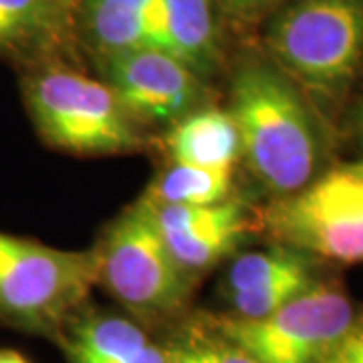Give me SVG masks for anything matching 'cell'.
<instances>
[{
	"label": "cell",
	"instance_id": "5b68a950",
	"mask_svg": "<svg viewBox=\"0 0 363 363\" xmlns=\"http://www.w3.org/2000/svg\"><path fill=\"white\" fill-rule=\"evenodd\" d=\"M101 285L143 329L180 323L196 281L172 259L147 202L123 210L95 245Z\"/></svg>",
	"mask_w": 363,
	"mask_h": 363
},
{
	"label": "cell",
	"instance_id": "6da1fadb",
	"mask_svg": "<svg viewBox=\"0 0 363 363\" xmlns=\"http://www.w3.org/2000/svg\"><path fill=\"white\" fill-rule=\"evenodd\" d=\"M242 160L277 198L305 188L323 162V138L298 85L269 59L240 61L230 85Z\"/></svg>",
	"mask_w": 363,
	"mask_h": 363
},
{
	"label": "cell",
	"instance_id": "9c48e42d",
	"mask_svg": "<svg viewBox=\"0 0 363 363\" xmlns=\"http://www.w3.org/2000/svg\"><path fill=\"white\" fill-rule=\"evenodd\" d=\"M143 200L154 214L172 259L194 281L236 252L257 228L255 212L233 196L212 206H172Z\"/></svg>",
	"mask_w": 363,
	"mask_h": 363
},
{
	"label": "cell",
	"instance_id": "ac0fdd59",
	"mask_svg": "<svg viewBox=\"0 0 363 363\" xmlns=\"http://www.w3.org/2000/svg\"><path fill=\"white\" fill-rule=\"evenodd\" d=\"M317 363H363V313H355L347 331Z\"/></svg>",
	"mask_w": 363,
	"mask_h": 363
},
{
	"label": "cell",
	"instance_id": "7c38bea8",
	"mask_svg": "<svg viewBox=\"0 0 363 363\" xmlns=\"http://www.w3.org/2000/svg\"><path fill=\"white\" fill-rule=\"evenodd\" d=\"M75 33L51 0H0V57L23 67L65 59Z\"/></svg>",
	"mask_w": 363,
	"mask_h": 363
},
{
	"label": "cell",
	"instance_id": "3957f363",
	"mask_svg": "<svg viewBox=\"0 0 363 363\" xmlns=\"http://www.w3.org/2000/svg\"><path fill=\"white\" fill-rule=\"evenodd\" d=\"M97 274L95 247L61 250L0 230V323L61 343Z\"/></svg>",
	"mask_w": 363,
	"mask_h": 363
},
{
	"label": "cell",
	"instance_id": "5bb4252c",
	"mask_svg": "<svg viewBox=\"0 0 363 363\" xmlns=\"http://www.w3.org/2000/svg\"><path fill=\"white\" fill-rule=\"evenodd\" d=\"M164 147L172 164L233 172L242 160V145L236 121L228 109L200 105L169 125Z\"/></svg>",
	"mask_w": 363,
	"mask_h": 363
},
{
	"label": "cell",
	"instance_id": "9a60e30c",
	"mask_svg": "<svg viewBox=\"0 0 363 363\" xmlns=\"http://www.w3.org/2000/svg\"><path fill=\"white\" fill-rule=\"evenodd\" d=\"M233 172L204 169L172 164L168 169L157 174L143 198L152 204L172 206H212L230 198Z\"/></svg>",
	"mask_w": 363,
	"mask_h": 363
},
{
	"label": "cell",
	"instance_id": "e0dca14e",
	"mask_svg": "<svg viewBox=\"0 0 363 363\" xmlns=\"http://www.w3.org/2000/svg\"><path fill=\"white\" fill-rule=\"evenodd\" d=\"M162 347L166 363H257L238 343L220 333L208 315L182 319Z\"/></svg>",
	"mask_w": 363,
	"mask_h": 363
},
{
	"label": "cell",
	"instance_id": "277c9868",
	"mask_svg": "<svg viewBox=\"0 0 363 363\" xmlns=\"http://www.w3.org/2000/svg\"><path fill=\"white\" fill-rule=\"evenodd\" d=\"M271 61L313 97H343L363 65V0H291L267 26Z\"/></svg>",
	"mask_w": 363,
	"mask_h": 363
},
{
	"label": "cell",
	"instance_id": "d6986e66",
	"mask_svg": "<svg viewBox=\"0 0 363 363\" xmlns=\"http://www.w3.org/2000/svg\"><path fill=\"white\" fill-rule=\"evenodd\" d=\"M216 6L236 23H252L283 0H214Z\"/></svg>",
	"mask_w": 363,
	"mask_h": 363
},
{
	"label": "cell",
	"instance_id": "8fae6325",
	"mask_svg": "<svg viewBox=\"0 0 363 363\" xmlns=\"http://www.w3.org/2000/svg\"><path fill=\"white\" fill-rule=\"evenodd\" d=\"M75 30L95 59L142 47L162 51L157 0H79Z\"/></svg>",
	"mask_w": 363,
	"mask_h": 363
},
{
	"label": "cell",
	"instance_id": "ffe728a7",
	"mask_svg": "<svg viewBox=\"0 0 363 363\" xmlns=\"http://www.w3.org/2000/svg\"><path fill=\"white\" fill-rule=\"evenodd\" d=\"M51 4L55 6V11L59 13V16L63 18L65 23L77 37V30H75V23H77V9L79 0H51Z\"/></svg>",
	"mask_w": 363,
	"mask_h": 363
},
{
	"label": "cell",
	"instance_id": "44dd1931",
	"mask_svg": "<svg viewBox=\"0 0 363 363\" xmlns=\"http://www.w3.org/2000/svg\"><path fill=\"white\" fill-rule=\"evenodd\" d=\"M0 363H30L21 351L0 350Z\"/></svg>",
	"mask_w": 363,
	"mask_h": 363
},
{
	"label": "cell",
	"instance_id": "4fadbf2b",
	"mask_svg": "<svg viewBox=\"0 0 363 363\" xmlns=\"http://www.w3.org/2000/svg\"><path fill=\"white\" fill-rule=\"evenodd\" d=\"M214 0H157L160 47L190 67L202 81L222 63V39Z\"/></svg>",
	"mask_w": 363,
	"mask_h": 363
},
{
	"label": "cell",
	"instance_id": "ba28073f",
	"mask_svg": "<svg viewBox=\"0 0 363 363\" xmlns=\"http://www.w3.org/2000/svg\"><path fill=\"white\" fill-rule=\"evenodd\" d=\"M95 63L99 79L109 85L138 125H172L206 99V81L160 49L113 52L95 59Z\"/></svg>",
	"mask_w": 363,
	"mask_h": 363
},
{
	"label": "cell",
	"instance_id": "8992f818",
	"mask_svg": "<svg viewBox=\"0 0 363 363\" xmlns=\"http://www.w3.org/2000/svg\"><path fill=\"white\" fill-rule=\"evenodd\" d=\"M257 228L307 257L363 264V162L315 176L255 212Z\"/></svg>",
	"mask_w": 363,
	"mask_h": 363
},
{
	"label": "cell",
	"instance_id": "7402d4cb",
	"mask_svg": "<svg viewBox=\"0 0 363 363\" xmlns=\"http://www.w3.org/2000/svg\"><path fill=\"white\" fill-rule=\"evenodd\" d=\"M355 128L359 131V135H362L363 140V97L359 105H357V109H355Z\"/></svg>",
	"mask_w": 363,
	"mask_h": 363
},
{
	"label": "cell",
	"instance_id": "52a82bcc",
	"mask_svg": "<svg viewBox=\"0 0 363 363\" xmlns=\"http://www.w3.org/2000/svg\"><path fill=\"white\" fill-rule=\"evenodd\" d=\"M208 317L257 363H317L347 331L355 309L341 289L317 283L262 319Z\"/></svg>",
	"mask_w": 363,
	"mask_h": 363
},
{
	"label": "cell",
	"instance_id": "2e32d148",
	"mask_svg": "<svg viewBox=\"0 0 363 363\" xmlns=\"http://www.w3.org/2000/svg\"><path fill=\"white\" fill-rule=\"evenodd\" d=\"M286 279H315L311 257L283 245L245 252L228 267L224 277V295L252 291Z\"/></svg>",
	"mask_w": 363,
	"mask_h": 363
},
{
	"label": "cell",
	"instance_id": "30bf717a",
	"mask_svg": "<svg viewBox=\"0 0 363 363\" xmlns=\"http://www.w3.org/2000/svg\"><path fill=\"white\" fill-rule=\"evenodd\" d=\"M59 345L69 363H166L162 343L131 317L85 307L69 321Z\"/></svg>",
	"mask_w": 363,
	"mask_h": 363
},
{
	"label": "cell",
	"instance_id": "7a4b0ae2",
	"mask_svg": "<svg viewBox=\"0 0 363 363\" xmlns=\"http://www.w3.org/2000/svg\"><path fill=\"white\" fill-rule=\"evenodd\" d=\"M23 99L40 140L73 156H121L143 147L138 123L101 79L47 59L25 67Z\"/></svg>",
	"mask_w": 363,
	"mask_h": 363
}]
</instances>
